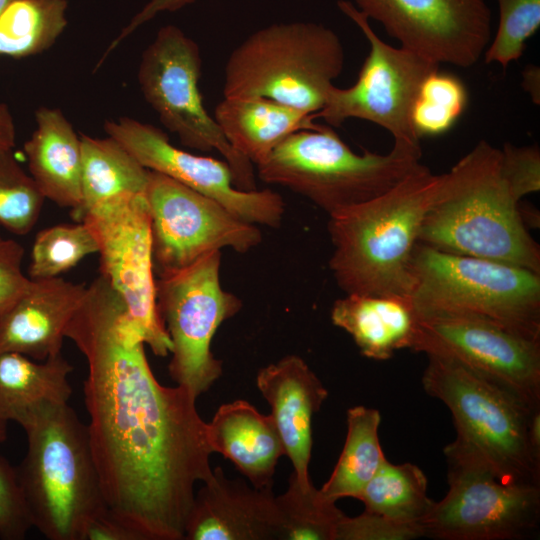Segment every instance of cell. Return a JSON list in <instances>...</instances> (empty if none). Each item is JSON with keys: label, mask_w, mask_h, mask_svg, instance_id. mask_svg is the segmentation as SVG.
I'll return each instance as SVG.
<instances>
[{"label": "cell", "mask_w": 540, "mask_h": 540, "mask_svg": "<svg viewBox=\"0 0 540 540\" xmlns=\"http://www.w3.org/2000/svg\"><path fill=\"white\" fill-rule=\"evenodd\" d=\"M256 385L271 406V416L296 479L309 486L312 418L326 400L327 389L308 364L293 354L260 369Z\"/></svg>", "instance_id": "cell-20"}, {"label": "cell", "mask_w": 540, "mask_h": 540, "mask_svg": "<svg viewBox=\"0 0 540 540\" xmlns=\"http://www.w3.org/2000/svg\"><path fill=\"white\" fill-rule=\"evenodd\" d=\"M499 24L484 58L506 69L523 54L526 41L540 26V0H497Z\"/></svg>", "instance_id": "cell-34"}, {"label": "cell", "mask_w": 540, "mask_h": 540, "mask_svg": "<svg viewBox=\"0 0 540 540\" xmlns=\"http://www.w3.org/2000/svg\"><path fill=\"white\" fill-rule=\"evenodd\" d=\"M196 0H149L140 11H138L129 21V23L121 30V32L113 39L106 49L104 55L98 62L97 67L105 60V58L116 49L122 41L130 36L143 24L152 20L155 16L163 12H174Z\"/></svg>", "instance_id": "cell-39"}, {"label": "cell", "mask_w": 540, "mask_h": 540, "mask_svg": "<svg viewBox=\"0 0 540 540\" xmlns=\"http://www.w3.org/2000/svg\"><path fill=\"white\" fill-rule=\"evenodd\" d=\"M67 0H11L0 13V55L22 58L50 48L67 26Z\"/></svg>", "instance_id": "cell-28"}, {"label": "cell", "mask_w": 540, "mask_h": 540, "mask_svg": "<svg viewBox=\"0 0 540 540\" xmlns=\"http://www.w3.org/2000/svg\"><path fill=\"white\" fill-rule=\"evenodd\" d=\"M74 367L61 354L36 362L20 353H0V419L23 427L49 403H68Z\"/></svg>", "instance_id": "cell-25"}, {"label": "cell", "mask_w": 540, "mask_h": 540, "mask_svg": "<svg viewBox=\"0 0 540 540\" xmlns=\"http://www.w3.org/2000/svg\"><path fill=\"white\" fill-rule=\"evenodd\" d=\"M201 68L198 44L177 26L166 25L142 53L137 77L146 102L183 146L217 151L229 165L235 186L255 190L254 165L232 147L203 105Z\"/></svg>", "instance_id": "cell-10"}, {"label": "cell", "mask_w": 540, "mask_h": 540, "mask_svg": "<svg viewBox=\"0 0 540 540\" xmlns=\"http://www.w3.org/2000/svg\"><path fill=\"white\" fill-rule=\"evenodd\" d=\"M214 119L232 147L255 167L291 134L324 127L312 114L263 97H224Z\"/></svg>", "instance_id": "cell-24"}, {"label": "cell", "mask_w": 540, "mask_h": 540, "mask_svg": "<svg viewBox=\"0 0 540 540\" xmlns=\"http://www.w3.org/2000/svg\"><path fill=\"white\" fill-rule=\"evenodd\" d=\"M421 156V146L401 142L386 154H358L326 124L291 134L256 169L263 182L307 198L329 216L387 192L422 165Z\"/></svg>", "instance_id": "cell-6"}, {"label": "cell", "mask_w": 540, "mask_h": 540, "mask_svg": "<svg viewBox=\"0 0 540 540\" xmlns=\"http://www.w3.org/2000/svg\"><path fill=\"white\" fill-rule=\"evenodd\" d=\"M16 130L13 116L8 106L0 101V148L13 149Z\"/></svg>", "instance_id": "cell-41"}, {"label": "cell", "mask_w": 540, "mask_h": 540, "mask_svg": "<svg viewBox=\"0 0 540 540\" xmlns=\"http://www.w3.org/2000/svg\"><path fill=\"white\" fill-rule=\"evenodd\" d=\"M212 451L222 454L255 488L273 486L285 449L273 417L245 400L221 405L207 423Z\"/></svg>", "instance_id": "cell-21"}, {"label": "cell", "mask_w": 540, "mask_h": 540, "mask_svg": "<svg viewBox=\"0 0 540 540\" xmlns=\"http://www.w3.org/2000/svg\"><path fill=\"white\" fill-rule=\"evenodd\" d=\"M11 0H0V13Z\"/></svg>", "instance_id": "cell-43"}, {"label": "cell", "mask_w": 540, "mask_h": 540, "mask_svg": "<svg viewBox=\"0 0 540 540\" xmlns=\"http://www.w3.org/2000/svg\"><path fill=\"white\" fill-rule=\"evenodd\" d=\"M65 337L87 362V428L108 511L138 540H184L195 485L213 474L197 396L159 383L124 301L101 275Z\"/></svg>", "instance_id": "cell-1"}, {"label": "cell", "mask_w": 540, "mask_h": 540, "mask_svg": "<svg viewBox=\"0 0 540 540\" xmlns=\"http://www.w3.org/2000/svg\"><path fill=\"white\" fill-rule=\"evenodd\" d=\"M44 201L12 149L0 148V226L15 235L29 233L38 221Z\"/></svg>", "instance_id": "cell-33"}, {"label": "cell", "mask_w": 540, "mask_h": 540, "mask_svg": "<svg viewBox=\"0 0 540 540\" xmlns=\"http://www.w3.org/2000/svg\"><path fill=\"white\" fill-rule=\"evenodd\" d=\"M356 499L365 510L392 520L419 525L434 501L427 494V478L415 464L383 461Z\"/></svg>", "instance_id": "cell-29"}, {"label": "cell", "mask_w": 540, "mask_h": 540, "mask_svg": "<svg viewBox=\"0 0 540 540\" xmlns=\"http://www.w3.org/2000/svg\"><path fill=\"white\" fill-rule=\"evenodd\" d=\"M337 6L362 31L370 51L354 85L344 89L333 85L313 119L322 118L333 127L350 118L370 121L386 129L394 142L420 146L411 121L412 107L422 82L439 64L384 42L353 3L339 0Z\"/></svg>", "instance_id": "cell-13"}, {"label": "cell", "mask_w": 540, "mask_h": 540, "mask_svg": "<svg viewBox=\"0 0 540 540\" xmlns=\"http://www.w3.org/2000/svg\"><path fill=\"white\" fill-rule=\"evenodd\" d=\"M79 221L93 232L103 276L124 301L130 321L152 353L166 357L171 341L159 316L152 258L151 221L145 192L124 193L85 212Z\"/></svg>", "instance_id": "cell-12"}, {"label": "cell", "mask_w": 540, "mask_h": 540, "mask_svg": "<svg viewBox=\"0 0 540 540\" xmlns=\"http://www.w3.org/2000/svg\"><path fill=\"white\" fill-rule=\"evenodd\" d=\"M273 486L255 488L229 479L221 467L195 493L185 526V540L277 539Z\"/></svg>", "instance_id": "cell-19"}, {"label": "cell", "mask_w": 540, "mask_h": 540, "mask_svg": "<svg viewBox=\"0 0 540 540\" xmlns=\"http://www.w3.org/2000/svg\"><path fill=\"white\" fill-rule=\"evenodd\" d=\"M522 87L530 94L534 103L539 104L540 100V74L539 68L534 65L527 66L523 73Z\"/></svg>", "instance_id": "cell-42"}, {"label": "cell", "mask_w": 540, "mask_h": 540, "mask_svg": "<svg viewBox=\"0 0 540 540\" xmlns=\"http://www.w3.org/2000/svg\"><path fill=\"white\" fill-rule=\"evenodd\" d=\"M87 286L56 277L30 279L0 309V353L16 352L36 361L61 354L65 329Z\"/></svg>", "instance_id": "cell-18"}, {"label": "cell", "mask_w": 540, "mask_h": 540, "mask_svg": "<svg viewBox=\"0 0 540 540\" xmlns=\"http://www.w3.org/2000/svg\"><path fill=\"white\" fill-rule=\"evenodd\" d=\"M83 540H138V538L107 510L89 523Z\"/></svg>", "instance_id": "cell-40"}, {"label": "cell", "mask_w": 540, "mask_h": 540, "mask_svg": "<svg viewBox=\"0 0 540 540\" xmlns=\"http://www.w3.org/2000/svg\"><path fill=\"white\" fill-rule=\"evenodd\" d=\"M448 491L419 521L422 537L520 540L539 529L540 485L508 483L474 455L444 448Z\"/></svg>", "instance_id": "cell-9"}, {"label": "cell", "mask_w": 540, "mask_h": 540, "mask_svg": "<svg viewBox=\"0 0 540 540\" xmlns=\"http://www.w3.org/2000/svg\"><path fill=\"white\" fill-rule=\"evenodd\" d=\"M330 316L367 358L388 360L410 349L416 324L410 296L345 294L334 301Z\"/></svg>", "instance_id": "cell-23"}, {"label": "cell", "mask_w": 540, "mask_h": 540, "mask_svg": "<svg viewBox=\"0 0 540 540\" xmlns=\"http://www.w3.org/2000/svg\"><path fill=\"white\" fill-rule=\"evenodd\" d=\"M221 257L220 250L211 251L156 279L157 309L171 341L169 375L197 397L223 372L222 361L211 351L214 335L243 305L221 285Z\"/></svg>", "instance_id": "cell-11"}, {"label": "cell", "mask_w": 540, "mask_h": 540, "mask_svg": "<svg viewBox=\"0 0 540 540\" xmlns=\"http://www.w3.org/2000/svg\"><path fill=\"white\" fill-rule=\"evenodd\" d=\"M24 144L31 177L45 199L76 211L82 201L81 138L57 108L40 107Z\"/></svg>", "instance_id": "cell-22"}, {"label": "cell", "mask_w": 540, "mask_h": 540, "mask_svg": "<svg viewBox=\"0 0 540 540\" xmlns=\"http://www.w3.org/2000/svg\"><path fill=\"white\" fill-rule=\"evenodd\" d=\"M275 505L279 540H335L338 524L345 516L336 501L313 484L303 486L294 473L287 490L275 496Z\"/></svg>", "instance_id": "cell-30"}, {"label": "cell", "mask_w": 540, "mask_h": 540, "mask_svg": "<svg viewBox=\"0 0 540 540\" xmlns=\"http://www.w3.org/2000/svg\"><path fill=\"white\" fill-rule=\"evenodd\" d=\"M97 252L96 238L83 221L42 229L32 245L28 277L32 280L60 277Z\"/></svg>", "instance_id": "cell-31"}, {"label": "cell", "mask_w": 540, "mask_h": 540, "mask_svg": "<svg viewBox=\"0 0 540 540\" xmlns=\"http://www.w3.org/2000/svg\"><path fill=\"white\" fill-rule=\"evenodd\" d=\"M400 46L435 63L474 65L491 39L486 0H355Z\"/></svg>", "instance_id": "cell-17"}, {"label": "cell", "mask_w": 540, "mask_h": 540, "mask_svg": "<svg viewBox=\"0 0 540 540\" xmlns=\"http://www.w3.org/2000/svg\"><path fill=\"white\" fill-rule=\"evenodd\" d=\"M7 423L0 419V443L7 439ZM32 527L16 468L0 456V538L22 540Z\"/></svg>", "instance_id": "cell-35"}, {"label": "cell", "mask_w": 540, "mask_h": 540, "mask_svg": "<svg viewBox=\"0 0 540 540\" xmlns=\"http://www.w3.org/2000/svg\"><path fill=\"white\" fill-rule=\"evenodd\" d=\"M377 409L355 406L347 410V435L340 457L320 491L327 498H356L386 459L378 436Z\"/></svg>", "instance_id": "cell-27"}, {"label": "cell", "mask_w": 540, "mask_h": 540, "mask_svg": "<svg viewBox=\"0 0 540 540\" xmlns=\"http://www.w3.org/2000/svg\"><path fill=\"white\" fill-rule=\"evenodd\" d=\"M420 537L419 525L398 522L365 510L356 517L345 515L338 524L335 540H411Z\"/></svg>", "instance_id": "cell-36"}, {"label": "cell", "mask_w": 540, "mask_h": 540, "mask_svg": "<svg viewBox=\"0 0 540 540\" xmlns=\"http://www.w3.org/2000/svg\"><path fill=\"white\" fill-rule=\"evenodd\" d=\"M344 62L338 35L323 24H272L232 51L223 96L268 98L314 115L325 105Z\"/></svg>", "instance_id": "cell-7"}, {"label": "cell", "mask_w": 540, "mask_h": 540, "mask_svg": "<svg viewBox=\"0 0 540 540\" xmlns=\"http://www.w3.org/2000/svg\"><path fill=\"white\" fill-rule=\"evenodd\" d=\"M501 168V149L485 140L440 174L418 242L444 252L516 265L540 274V248L521 217Z\"/></svg>", "instance_id": "cell-2"}, {"label": "cell", "mask_w": 540, "mask_h": 540, "mask_svg": "<svg viewBox=\"0 0 540 540\" xmlns=\"http://www.w3.org/2000/svg\"><path fill=\"white\" fill-rule=\"evenodd\" d=\"M104 129L146 169L217 201L245 222L272 228L281 225L285 213L282 197L270 189H238L226 161L177 148L159 128L129 117L108 120Z\"/></svg>", "instance_id": "cell-16"}, {"label": "cell", "mask_w": 540, "mask_h": 540, "mask_svg": "<svg viewBox=\"0 0 540 540\" xmlns=\"http://www.w3.org/2000/svg\"><path fill=\"white\" fill-rule=\"evenodd\" d=\"M501 168L513 197L520 200L540 190V150L538 146L505 143L501 149Z\"/></svg>", "instance_id": "cell-37"}, {"label": "cell", "mask_w": 540, "mask_h": 540, "mask_svg": "<svg viewBox=\"0 0 540 540\" xmlns=\"http://www.w3.org/2000/svg\"><path fill=\"white\" fill-rule=\"evenodd\" d=\"M410 349L454 359L540 409V341L474 314L416 310Z\"/></svg>", "instance_id": "cell-14"}, {"label": "cell", "mask_w": 540, "mask_h": 540, "mask_svg": "<svg viewBox=\"0 0 540 540\" xmlns=\"http://www.w3.org/2000/svg\"><path fill=\"white\" fill-rule=\"evenodd\" d=\"M427 357L422 385L450 410L451 443L504 482L540 485V409L454 359Z\"/></svg>", "instance_id": "cell-5"}, {"label": "cell", "mask_w": 540, "mask_h": 540, "mask_svg": "<svg viewBox=\"0 0 540 540\" xmlns=\"http://www.w3.org/2000/svg\"><path fill=\"white\" fill-rule=\"evenodd\" d=\"M409 270L419 311L474 314L540 341V274L494 260L417 243Z\"/></svg>", "instance_id": "cell-8"}, {"label": "cell", "mask_w": 540, "mask_h": 540, "mask_svg": "<svg viewBox=\"0 0 540 540\" xmlns=\"http://www.w3.org/2000/svg\"><path fill=\"white\" fill-rule=\"evenodd\" d=\"M22 428L27 451L16 472L33 527L49 540H83L108 510L87 425L68 403H49Z\"/></svg>", "instance_id": "cell-4"}, {"label": "cell", "mask_w": 540, "mask_h": 540, "mask_svg": "<svg viewBox=\"0 0 540 540\" xmlns=\"http://www.w3.org/2000/svg\"><path fill=\"white\" fill-rule=\"evenodd\" d=\"M24 248L17 241L0 235V309L12 301L29 283L22 262Z\"/></svg>", "instance_id": "cell-38"}, {"label": "cell", "mask_w": 540, "mask_h": 540, "mask_svg": "<svg viewBox=\"0 0 540 540\" xmlns=\"http://www.w3.org/2000/svg\"><path fill=\"white\" fill-rule=\"evenodd\" d=\"M145 195L158 277L184 269L211 251L229 248L245 254L262 242L257 225L164 174L149 170Z\"/></svg>", "instance_id": "cell-15"}, {"label": "cell", "mask_w": 540, "mask_h": 540, "mask_svg": "<svg viewBox=\"0 0 540 540\" xmlns=\"http://www.w3.org/2000/svg\"><path fill=\"white\" fill-rule=\"evenodd\" d=\"M467 91L455 75L432 72L422 82L414 101L411 121L419 138L436 136L451 129L462 115Z\"/></svg>", "instance_id": "cell-32"}, {"label": "cell", "mask_w": 540, "mask_h": 540, "mask_svg": "<svg viewBox=\"0 0 540 540\" xmlns=\"http://www.w3.org/2000/svg\"><path fill=\"white\" fill-rule=\"evenodd\" d=\"M439 182L422 164L387 192L329 215V267L345 294L411 297L410 257Z\"/></svg>", "instance_id": "cell-3"}, {"label": "cell", "mask_w": 540, "mask_h": 540, "mask_svg": "<svg viewBox=\"0 0 540 540\" xmlns=\"http://www.w3.org/2000/svg\"><path fill=\"white\" fill-rule=\"evenodd\" d=\"M82 150L80 207L71 213L79 221L86 210L124 193L145 192L149 170L110 136L80 134Z\"/></svg>", "instance_id": "cell-26"}]
</instances>
